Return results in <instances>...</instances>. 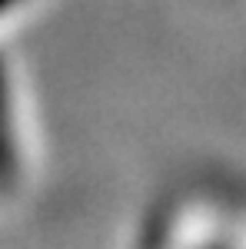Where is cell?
<instances>
[{"label": "cell", "instance_id": "6da1fadb", "mask_svg": "<svg viewBox=\"0 0 246 249\" xmlns=\"http://www.w3.org/2000/svg\"><path fill=\"white\" fill-rule=\"evenodd\" d=\"M27 116L10 63L0 53V196H17L27 176Z\"/></svg>", "mask_w": 246, "mask_h": 249}, {"label": "cell", "instance_id": "7a4b0ae2", "mask_svg": "<svg viewBox=\"0 0 246 249\" xmlns=\"http://www.w3.org/2000/svg\"><path fill=\"white\" fill-rule=\"evenodd\" d=\"M23 7H30V0H0V20L23 14Z\"/></svg>", "mask_w": 246, "mask_h": 249}]
</instances>
